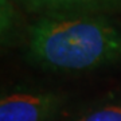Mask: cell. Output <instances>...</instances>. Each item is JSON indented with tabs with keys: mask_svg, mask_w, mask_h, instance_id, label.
<instances>
[{
	"mask_svg": "<svg viewBox=\"0 0 121 121\" xmlns=\"http://www.w3.org/2000/svg\"><path fill=\"white\" fill-rule=\"evenodd\" d=\"M75 121H121V105H108L79 116Z\"/></svg>",
	"mask_w": 121,
	"mask_h": 121,
	"instance_id": "4",
	"label": "cell"
},
{
	"mask_svg": "<svg viewBox=\"0 0 121 121\" xmlns=\"http://www.w3.org/2000/svg\"><path fill=\"white\" fill-rule=\"evenodd\" d=\"M65 98L60 94L12 93L1 97L0 121H48L60 110Z\"/></svg>",
	"mask_w": 121,
	"mask_h": 121,
	"instance_id": "2",
	"label": "cell"
},
{
	"mask_svg": "<svg viewBox=\"0 0 121 121\" xmlns=\"http://www.w3.org/2000/svg\"><path fill=\"white\" fill-rule=\"evenodd\" d=\"M30 12L44 15L95 13L121 4V0H15Z\"/></svg>",
	"mask_w": 121,
	"mask_h": 121,
	"instance_id": "3",
	"label": "cell"
},
{
	"mask_svg": "<svg viewBox=\"0 0 121 121\" xmlns=\"http://www.w3.org/2000/svg\"><path fill=\"white\" fill-rule=\"evenodd\" d=\"M30 52L58 71H86L121 59V32L95 13L44 15L30 28Z\"/></svg>",
	"mask_w": 121,
	"mask_h": 121,
	"instance_id": "1",
	"label": "cell"
}]
</instances>
